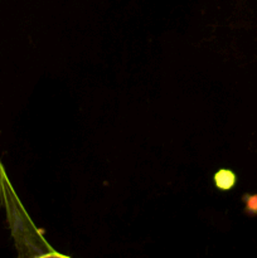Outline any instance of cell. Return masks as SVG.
<instances>
[{"instance_id":"1","label":"cell","mask_w":257,"mask_h":258,"mask_svg":"<svg viewBox=\"0 0 257 258\" xmlns=\"http://www.w3.org/2000/svg\"><path fill=\"white\" fill-rule=\"evenodd\" d=\"M214 184L219 190H229L236 184V174L228 169H221L214 174Z\"/></svg>"},{"instance_id":"2","label":"cell","mask_w":257,"mask_h":258,"mask_svg":"<svg viewBox=\"0 0 257 258\" xmlns=\"http://www.w3.org/2000/svg\"><path fill=\"white\" fill-rule=\"evenodd\" d=\"M247 209L252 213H257V196L247 197Z\"/></svg>"}]
</instances>
